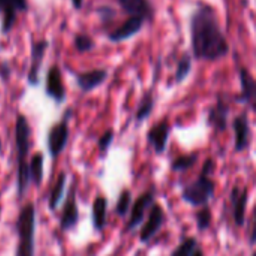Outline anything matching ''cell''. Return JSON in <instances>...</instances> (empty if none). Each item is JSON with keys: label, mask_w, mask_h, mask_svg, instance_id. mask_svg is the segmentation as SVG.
<instances>
[{"label": "cell", "mask_w": 256, "mask_h": 256, "mask_svg": "<svg viewBox=\"0 0 256 256\" xmlns=\"http://www.w3.org/2000/svg\"><path fill=\"white\" fill-rule=\"evenodd\" d=\"M189 30L190 48L195 60L216 63L230 56V40L222 30L216 9L212 4L198 2L190 15Z\"/></svg>", "instance_id": "1"}, {"label": "cell", "mask_w": 256, "mask_h": 256, "mask_svg": "<svg viewBox=\"0 0 256 256\" xmlns=\"http://www.w3.org/2000/svg\"><path fill=\"white\" fill-rule=\"evenodd\" d=\"M30 124L24 114L16 116L15 122V147H16V195L22 200L30 184L28 150H30Z\"/></svg>", "instance_id": "2"}, {"label": "cell", "mask_w": 256, "mask_h": 256, "mask_svg": "<svg viewBox=\"0 0 256 256\" xmlns=\"http://www.w3.org/2000/svg\"><path fill=\"white\" fill-rule=\"evenodd\" d=\"M214 170H216L214 159H212V158L207 159L202 165L200 177L194 183L188 184L182 192V198L186 204H189L190 207H195V208L210 204V201L216 192V183L212 178Z\"/></svg>", "instance_id": "3"}, {"label": "cell", "mask_w": 256, "mask_h": 256, "mask_svg": "<svg viewBox=\"0 0 256 256\" xmlns=\"http://www.w3.org/2000/svg\"><path fill=\"white\" fill-rule=\"evenodd\" d=\"M18 246L15 256H34V232H36V208L27 202L21 207L16 219Z\"/></svg>", "instance_id": "4"}, {"label": "cell", "mask_w": 256, "mask_h": 256, "mask_svg": "<svg viewBox=\"0 0 256 256\" xmlns=\"http://www.w3.org/2000/svg\"><path fill=\"white\" fill-rule=\"evenodd\" d=\"M70 116H72V111L68 110L64 117L62 118V122L56 123L48 132L46 144H48V153L52 159H57L64 152V148L69 142V118H70Z\"/></svg>", "instance_id": "5"}, {"label": "cell", "mask_w": 256, "mask_h": 256, "mask_svg": "<svg viewBox=\"0 0 256 256\" xmlns=\"http://www.w3.org/2000/svg\"><path fill=\"white\" fill-rule=\"evenodd\" d=\"M154 195H156V190H154V188H152L147 192L141 194L136 198V201L132 204V208H130V213H129V220H128V224L124 226L126 234L132 232L134 230H136L144 222L147 212L154 204Z\"/></svg>", "instance_id": "6"}, {"label": "cell", "mask_w": 256, "mask_h": 256, "mask_svg": "<svg viewBox=\"0 0 256 256\" xmlns=\"http://www.w3.org/2000/svg\"><path fill=\"white\" fill-rule=\"evenodd\" d=\"M165 220H166V216H165L164 207L154 202L152 208L148 210V218L146 219L140 231V242L144 244L150 243L156 237V234L160 231V228L165 225Z\"/></svg>", "instance_id": "7"}, {"label": "cell", "mask_w": 256, "mask_h": 256, "mask_svg": "<svg viewBox=\"0 0 256 256\" xmlns=\"http://www.w3.org/2000/svg\"><path fill=\"white\" fill-rule=\"evenodd\" d=\"M80 222V210H78V204H76V186L74 184L70 188V190L66 195V201L63 204L62 208V214H60V231L62 232H68L76 228Z\"/></svg>", "instance_id": "8"}, {"label": "cell", "mask_w": 256, "mask_h": 256, "mask_svg": "<svg viewBox=\"0 0 256 256\" xmlns=\"http://www.w3.org/2000/svg\"><path fill=\"white\" fill-rule=\"evenodd\" d=\"M230 114H231V104H230V100L225 96L219 94L216 104L208 111L207 124L213 130H216V132H225L228 129Z\"/></svg>", "instance_id": "9"}, {"label": "cell", "mask_w": 256, "mask_h": 256, "mask_svg": "<svg viewBox=\"0 0 256 256\" xmlns=\"http://www.w3.org/2000/svg\"><path fill=\"white\" fill-rule=\"evenodd\" d=\"M232 130H234V152L243 153L250 147L252 141V129L248 112L238 114L232 120Z\"/></svg>", "instance_id": "10"}, {"label": "cell", "mask_w": 256, "mask_h": 256, "mask_svg": "<svg viewBox=\"0 0 256 256\" xmlns=\"http://www.w3.org/2000/svg\"><path fill=\"white\" fill-rule=\"evenodd\" d=\"M238 80H240V93L237 94L236 100L248 105L254 112H256V78L250 74L248 68L242 66L238 72Z\"/></svg>", "instance_id": "11"}, {"label": "cell", "mask_w": 256, "mask_h": 256, "mask_svg": "<svg viewBox=\"0 0 256 256\" xmlns=\"http://www.w3.org/2000/svg\"><path fill=\"white\" fill-rule=\"evenodd\" d=\"M27 0H0V15H2V33L8 34L16 21L20 12H27Z\"/></svg>", "instance_id": "12"}, {"label": "cell", "mask_w": 256, "mask_h": 256, "mask_svg": "<svg viewBox=\"0 0 256 256\" xmlns=\"http://www.w3.org/2000/svg\"><path fill=\"white\" fill-rule=\"evenodd\" d=\"M146 22H147V20H144L142 16H129L123 24H120L112 32H110L108 39L114 44L129 40L130 38H134L142 32Z\"/></svg>", "instance_id": "13"}, {"label": "cell", "mask_w": 256, "mask_h": 256, "mask_svg": "<svg viewBox=\"0 0 256 256\" xmlns=\"http://www.w3.org/2000/svg\"><path fill=\"white\" fill-rule=\"evenodd\" d=\"M50 42L42 39L36 40L32 44V52H30V69H28V76L27 81L32 87L39 86V74H40V66L44 62V57L48 51Z\"/></svg>", "instance_id": "14"}, {"label": "cell", "mask_w": 256, "mask_h": 256, "mask_svg": "<svg viewBox=\"0 0 256 256\" xmlns=\"http://www.w3.org/2000/svg\"><path fill=\"white\" fill-rule=\"evenodd\" d=\"M45 93L56 104H63L66 100V87L63 82V75L60 66H51L46 74V86Z\"/></svg>", "instance_id": "15"}, {"label": "cell", "mask_w": 256, "mask_h": 256, "mask_svg": "<svg viewBox=\"0 0 256 256\" xmlns=\"http://www.w3.org/2000/svg\"><path fill=\"white\" fill-rule=\"evenodd\" d=\"M170 135H171V124L170 122L164 120L150 128L147 134V142L154 150L156 154H164L170 141Z\"/></svg>", "instance_id": "16"}, {"label": "cell", "mask_w": 256, "mask_h": 256, "mask_svg": "<svg viewBox=\"0 0 256 256\" xmlns=\"http://www.w3.org/2000/svg\"><path fill=\"white\" fill-rule=\"evenodd\" d=\"M231 204H232V219L237 226H244L248 204H249V190L248 188L234 186L231 190Z\"/></svg>", "instance_id": "17"}, {"label": "cell", "mask_w": 256, "mask_h": 256, "mask_svg": "<svg viewBox=\"0 0 256 256\" xmlns=\"http://www.w3.org/2000/svg\"><path fill=\"white\" fill-rule=\"evenodd\" d=\"M108 70L106 69H90L86 72H80L75 76L76 86L82 93H90L96 88H99L106 80H108Z\"/></svg>", "instance_id": "18"}, {"label": "cell", "mask_w": 256, "mask_h": 256, "mask_svg": "<svg viewBox=\"0 0 256 256\" xmlns=\"http://www.w3.org/2000/svg\"><path fill=\"white\" fill-rule=\"evenodd\" d=\"M116 2L129 16H142L150 22L156 15V9L150 0H116Z\"/></svg>", "instance_id": "19"}, {"label": "cell", "mask_w": 256, "mask_h": 256, "mask_svg": "<svg viewBox=\"0 0 256 256\" xmlns=\"http://www.w3.org/2000/svg\"><path fill=\"white\" fill-rule=\"evenodd\" d=\"M108 218V200L104 195H98L92 207V222L96 232H102L106 228Z\"/></svg>", "instance_id": "20"}, {"label": "cell", "mask_w": 256, "mask_h": 256, "mask_svg": "<svg viewBox=\"0 0 256 256\" xmlns=\"http://www.w3.org/2000/svg\"><path fill=\"white\" fill-rule=\"evenodd\" d=\"M66 182H68V176L66 172H60L51 192H50V198H48V208L56 213L58 206L62 204L63 198H64V190H66Z\"/></svg>", "instance_id": "21"}, {"label": "cell", "mask_w": 256, "mask_h": 256, "mask_svg": "<svg viewBox=\"0 0 256 256\" xmlns=\"http://www.w3.org/2000/svg\"><path fill=\"white\" fill-rule=\"evenodd\" d=\"M154 105H156V99L152 93H146L142 96V99L140 100L138 104V108H136V112H135V122L140 124L142 122H146L152 112L154 111Z\"/></svg>", "instance_id": "22"}, {"label": "cell", "mask_w": 256, "mask_h": 256, "mask_svg": "<svg viewBox=\"0 0 256 256\" xmlns=\"http://www.w3.org/2000/svg\"><path fill=\"white\" fill-rule=\"evenodd\" d=\"M28 174H30V183L39 188L44 182V154L42 153H36L28 162Z\"/></svg>", "instance_id": "23"}, {"label": "cell", "mask_w": 256, "mask_h": 256, "mask_svg": "<svg viewBox=\"0 0 256 256\" xmlns=\"http://www.w3.org/2000/svg\"><path fill=\"white\" fill-rule=\"evenodd\" d=\"M192 68H194V56L190 54H184L178 64H177V69H176V74H174V84H182L188 80V76L190 75L192 72Z\"/></svg>", "instance_id": "24"}, {"label": "cell", "mask_w": 256, "mask_h": 256, "mask_svg": "<svg viewBox=\"0 0 256 256\" xmlns=\"http://www.w3.org/2000/svg\"><path fill=\"white\" fill-rule=\"evenodd\" d=\"M198 162V154L196 153H190V154H183V156H178L177 159L172 160L171 164V170L174 172H184V171H189L192 170Z\"/></svg>", "instance_id": "25"}, {"label": "cell", "mask_w": 256, "mask_h": 256, "mask_svg": "<svg viewBox=\"0 0 256 256\" xmlns=\"http://www.w3.org/2000/svg\"><path fill=\"white\" fill-rule=\"evenodd\" d=\"M195 220H196V228L200 232H204L207 231L210 226H212V222H213V212H212V207L210 204L204 206V207H200L196 214H195Z\"/></svg>", "instance_id": "26"}, {"label": "cell", "mask_w": 256, "mask_h": 256, "mask_svg": "<svg viewBox=\"0 0 256 256\" xmlns=\"http://www.w3.org/2000/svg\"><path fill=\"white\" fill-rule=\"evenodd\" d=\"M198 240L195 237H186L180 242V244L174 249L171 256H194L198 249Z\"/></svg>", "instance_id": "27"}, {"label": "cell", "mask_w": 256, "mask_h": 256, "mask_svg": "<svg viewBox=\"0 0 256 256\" xmlns=\"http://www.w3.org/2000/svg\"><path fill=\"white\" fill-rule=\"evenodd\" d=\"M132 208V192L130 190H123L118 196V201L116 204V214L122 219H124Z\"/></svg>", "instance_id": "28"}, {"label": "cell", "mask_w": 256, "mask_h": 256, "mask_svg": "<svg viewBox=\"0 0 256 256\" xmlns=\"http://www.w3.org/2000/svg\"><path fill=\"white\" fill-rule=\"evenodd\" d=\"M94 40H93V38L92 36H88V34H84V33H78L76 36H75V39H74V46H75V50L78 51V52H90V51H93L94 50Z\"/></svg>", "instance_id": "29"}, {"label": "cell", "mask_w": 256, "mask_h": 256, "mask_svg": "<svg viewBox=\"0 0 256 256\" xmlns=\"http://www.w3.org/2000/svg\"><path fill=\"white\" fill-rule=\"evenodd\" d=\"M112 141H114V130L112 129H108L106 132L102 134V136L99 138V142H98V147H99V152L102 156H105L108 153V150L112 146Z\"/></svg>", "instance_id": "30"}, {"label": "cell", "mask_w": 256, "mask_h": 256, "mask_svg": "<svg viewBox=\"0 0 256 256\" xmlns=\"http://www.w3.org/2000/svg\"><path fill=\"white\" fill-rule=\"evenodd\" d=\"M0 78L3 81H8L10 78V66L8 63H0Z\"/></svg>", "instance_id": "31"}, {"label": "cell", "mask_w": 256, "mask_h": 256, "mask_svg": "<svg viewBox=\"0 0 256 256\" xmlns=\"http://www.w3.org/2000/svg\"><path fill=\"white\" fill-rule=\"evenodd\" d=\"M98 12H99V15L102 16V20H104V21H105V20H108V18H112V16H114V10H112L111 8H106V6L99 8V9H98Z\"/></svg>", "instance_id": "32"}, {"label": "cell", "mask_w": 256, "mask_h": 256, "mask_svg": "<svg viewBox=\"0 0 256 256\" xmlns=\"http://www.w3.org/2000/svg\"><path fill=\"white\" fill-rule=\"evenodd\" d=\"M250 244L256 246V206L254 210V219H252V231H250Z\"/></svg>", "instance_id": "33"}, {"label": "cell", "mask_w": 256, "mask_h": 256, "mask_svg": "<svg viewBox=\"0 0 256 256\" xmlns=\"http://www.w3.org/2000/svg\"><path fill=\"white\" fill-rule=\"evenodd\" d=\"M70 3H72L74 9H76V10L82 9V6H84V0H70Z\"/></svg>", "instance_id": "34"}, {"label": "cell", "mask_w": 256, "mask_h": 256, "mask_svg": "<svg viewBox=\"0 0 256 256\" xmlns=\"http://www.w3.org/2000/svg\"><path fill=\"white\" fill-rule=\"evenodd\" d=\"M194 256H206V255H204V252H202V250H201V249L198 248V249L195 250V254H194Z\"/></svg>", "instance_id": "35"}, {"label": "cell", "mask_w": 256, "mask_h": 256, "mask_svg": "<svg viewBox=\"0 0 256 256\" xmlns=\"http://www.w3.org/2000/svg\"><path fill=\"white\" fill-rule=\"evenodd\" d=\"M0 154H2V140H0Z\"/></svg>", "instance_id": "36"}, {"label": "cell", "mask_w": 256, "mask_h": 256, "mask_svg": "<svg viewBox=\"0 0 256 256\" xmlns=\"http://www.w3.org/2000/svg\"><path fill=\"white\" fill-rule=\"evenodd\" d=\"M252 256H256V250H255V252H254V255H252Z\"/></svg>", "instance_id": "37"}]
</instances>
